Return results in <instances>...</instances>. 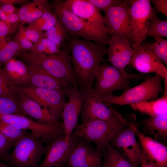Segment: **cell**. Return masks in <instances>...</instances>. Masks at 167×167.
I'll return each instance as SVG.
<instances>
[{
	"label": "cell",
	"instance_id": "obj_1",
	"mask_svg": "<svg viewBox=\"0 0 167 167\" xmlns=\"http://www.w3.org/2000/svg\"><path fill=\"white\" fill-rule=\"evenodd\" d=\"M65 42L79 89L85 95L89 94L92 91L97 68L104 61L107 47L103 44L69 34Z\"/></svg>",
	"mask_w": 167,
	"mask_h": 167
},
{
	"label": "cell",
	"instance_id": "obj_2",
	"mask_svg": "<svg viewBox=\"0 0 167 167\" xmlns=\"http://www.w3.org/2000/svg\"><path fill=\"white\" fill-rule=\"evenodd\" d=\"M19 56L28 63L41 67L54 77L70 82L79 88L70 53L65 44L59 52L54 54L48 55L41 52L25 51Z\"/></svg>",
	"mask_w": 167,
	"mask_h": 167
},
{
	"label": "cell",
	"instance_id": "obj_3",
	"mask_svg": "<svg viewBox=\"0 0 167 167\" xmlns=\"http://www.w3.org/2000/svg\"><path fill=\"white\" fill-rule=\"evenodd\" d=\"M150 76L148 74L129 73L102 62L97 68L95 86L91 94L95 98H103L113 95L115 91L130 88L132 81L144 80Z\"/></svg>",
	"mask_w": 167,
	"mask_h": 167
},
{
	"label": "cell",
	"instance_id": "obj_4",
	"mask_svg": "<svg viewBox=\"0 0 167 167\" xmlns=\"http://www.w3.org/2000/svg\"><path fill=\"white\" fill-rule=\"evenodd\" d=\"M131 121L96 120L77 125L73 132L96 145L103 152L112 138L119 131L128 127Z\"/></svg>",
	"mask_w": 167,
	"mask_h": 167
},
{
	"label": "cell",
	"instance_id": "obj_5",
	"mask_svg": "<svg viewBox=\"0 0 167 167\" xmlns=\"http://www.w3.org/2000/svg\"><path fill=\"white\" fill-rule=\"evenodd\" d=\"M40 139L27 132L15 143L5 161L9 167H38L47 146Z\"/></svg>",
	"mask_w": 167,
	"mask_h": 167
},
{
	"label": "cell",
	"instance_id": "obj_6",
	"mask_svg": "<svg viewBox=\"0 0 167 167\" xmlns=\"http://www.w3.org/2000/svg\"><path fill=\"white\" fill-rule=\"evenodd\" d=\"M50 4L69 35L105 45L109 44L110 36L103 34L63 6L60 0H54Z\"/></svg>",
	"mask_w": 167,
	"mask_h": 167
},
{
	"label": "cell",
	"instance_id": "obj_7",
	"mask_svg": "<svg viewBox=\"0 0 167 167\" xmlns=\"http://www.w3.org/2000/svg\"><path fill=\"white\" fill-rule=\"evenodd\" d=\"M162 78L157 74L150 76L140 84L124 90L118 96L112 95L97 100L107 104L123 105H131L158 98L164 91Z\"/></svg>",
	"mask_w": 167,
	"mask_h": 167
},
{
	"label": "cell",
	"instance_id": "obj_8",
	"mask_svg": "<svg viewBox=\"0 0 167 167\" xmlns=\"http://www.w3.org/2000/svg\"><path fill=\"white\" fill-rule=\"evenodd\" d=\"M0 120L16 126L23 130L31 131V133L43 143L49 144L56 139L65 135L62 124L59 122L54 124H44L19 114H0Z\"/></svg>",
	"mask_w": 167,
	"mask_h": 167
},
{
	"label": "cell",
	"instance_id": "obj_9",
	"mask_svg": "<svg viewBox=\"0 0 167 167\" xmlns=\"http://www.w3.org/2000/svg\"><path fill=\"white\" fill-rule=\"evenodd\" d=\"M134 49L130 63L140 73H154L161 76L164 82V91H167V69L162 61L152 51L148 43L136 45L131 44Z\"/></svg>",
	"mask_w": 167,
	"mask_h": 167
},
{
	"label": "cell",
	"instance_id": "obj_10",
	"mask_svg": "<svg viewBox=\"0 0 167 167\" xmlns=\"http://www.w3.org/2000/svg\"><path fill=\"white\" fill-rule=\"evenodd\" d=\"M129 0H122L103 11L110 37L125 38L132 43V38L130 15Z\"/></svg>",
	"mask_w": 167,
	"mask_h": 167
},
{
	"label": "cell",
	"instance_id": "obj_11",
	"mask_svg": "<svg viewBox=\"0 0 167 167\" xmlns=\"http://www.w3.org/2000/svg\"><path fill=\"white\" fill-rule=\"evenodd\" d=\"M149 0H129L132 43L139 45L146 39L153 8Z\"/></svg>",
	"mask_w": 167,
	"mask_h": 167
},
{
	"label": "cell",
	"instance_id": "obj_12",
	"mask_svg": "<svg viewBox=\"0 0 167 167\" xmlns=\"http://www.w3.org/2000/svg\"><path fill=\"white\" fill-rule=\"evenodd\" d=\"M15 87L41 106L47 109L55 120L58 121L66 103L64 99L66 95L64 92L30 86Z\"/></svg>",
	"mask_w": 167,
	"mask_h": 167
},
{
	"label": "cell",
	"instance_id": "obj_13",
	"mask_svg": "<svg viewBox=\"0 0 167 167\" xmlns=\"http://www.w3.org/2000/svg\"><path fill=\"white\" fill-rule=\"evenodd\" d=\"M78 137L73 132L53 141L47 146L45 156L38 167H63L75 147Z\"/></svg>",
	"mask_w": 167,
	"mask_h": 167
},
{
	"label": "cell",
	"instance_id": "obj_14",
	"mask_svg": "<svg viewBox=\"0 0 167 167\" xmlns=\"http://www.w3.org/2000/svg\"><path fill=\"white\" fill-rule=\"evenodd\" d=\"M136 126L131 121L130 126L117 133L110 140V145L123 154L135 165L139 167L142 157V149L136 139Z\"/></svg>",
	"mask_w": 167,
	"mask_h": 167
},
{
	"label": "cell",
	"instance_id": "obj_15",
	"mask_svg": "<svg viewBox=\"0 0 167 167\" xmlns=\"http://www.w3.org/2000/svg\"><path fill=\"white\" fill-rule=\"evenodd\" d=\"M102 161V152L100 149H95L91 142L78 137L64 167H101Z\"/></svg>",
	"mask_w": 167,
	"mask_h": 167
},
{
	"label": "cell",
	"instance_id": "obj_16",
	"mask_svg": "<svg viewBox=\"0 0 167 167\" xmlns=\"http://www.w3.org/2000/svg\"><path fill=\"white\" fill-rule=\"evenodd\" d=\"M61 4L103 34L109 36L104 17L88 0L60 1Z\"/></svg>",
	"mask_w": 167,
	"mask_h": 167
},
{
	"label": "cell",
	"instance_id": "obj_17",
	"mask_svg": "<svg viewBox=\"0 0 167 167\" xmlns=\"http://www.w3.org/2000/svg\"><path fill=\"white\" fill-rule=\"evenodd\" d=\"M80 116L82 123L96 120H127L110 105L97 100L91 93L85 96Z\"/></svg>",
	"mask_w": 167,
	"mask_h": 167
},
{
	"label": "cell",
	"instance_id": "obj_18",
	"mask_svg": "<svg viewBox=\"0 0 167 167\" xmlns=\"http://www.w3.org/2000/svg\"><path fill=\"white\" fill-rule=\"evenodd\" d=\"M66 95L68 100L65 105L60 115L65 135L70 136L78 125L85 95L79 88L74 86L68 90Z\"/></svg>",
	"mask_w": 167,
	"mask_h": 167
},
{
	"label": "cell",
	"instance_id": "obj_19",
	"mask_svg": "<svg viewBox=\"0 0 167 167\" xmlns=\"http://www.w3.org/2000/svg\"><path fill=\"white\" fill-rule=\"evenodd\" d=\"M131 44L128 39L121 36L110 37L107 49L108 62L118 69L126 71V68L130 63L134 51Z\"/></svg>",
	"mask_w": 167,
	"mask_h": 167
},
{
	"label": "cell",
	"instance_id": "obj_20",
	"mask_svg": "<svg viewBox=\"0 0 167 167\" xmlns=\"http://www.w3.org/2000/svg\"><path fill=\"white\" fill-rule=\"evenodd\" d=\"M13 93V99L22 111L26 115L36 119L37 122L45 124L58 123L48 110L32 100L16 87L11 86Z\"/></svg>",
	"mask_w": 167,
	"mask_h": 167
},
{
	"label": "cell",
	"instance_id": "obj_21",
	"mask_svg": "<svg viewBox=\"0 0 167 167\" xmlns=\"http://www.w3.org/2000/svg\"><path fill=\"white\" fill-rule=\"evenodd\" d=\"M27 65L29 74V86L56 90L66 95L74 86L71 82L58 79L37 66L28 63Z\"/></svg>",
	"mask_w": 167,
	"mask_h": 167
},
{
	"label": "cell",
	"instance_id": "obj_22",
	"mask_svg": "<svg viewBox=\"0 0 167 167\" xmlns=\"http://www.w3.org/2000/svg\"><path fill=\"white\" fill-rule=\"evenodd\" d=\"M142 147V155L150 163L157 167H167V148L163 144L145 135L135 129Z\"/></svg>",
	"mask_w": 167,
	"mask_h": 167
},
{
	"label": "cell",
	"instance_id": "obj_23",
	"mask_svg": "<svg viewBox=\"0 0 167 167\" xmlns=\"http://www.w3.org/2000/svg\"><path fill=\"white\" fill-rule=\"evenodd\" d=\"M5 76L12 86H29V74L27 66L21 61L12 58L3 64Z\"/></svg>",
	"mask_w": 167,
	"mask_h": 167
},
{
	"label": "cell",
	"instance_id": "obj_24",
	"mask_svg": "<svg viewBox=\"0 0 167 167\" xmlns=\"http://www.w3.org/2000/svg\"><path fill=\"white\" fill-rule=\"evenodd\" d=\"M134 110L150 117L167 112V92H163L162 96L156 99L130 105Z\"/></svg>",
	"mask_w": 167,
	"mask_h": 167
},
{
	"label": "cell",
	"instance_id": "obj_25",
	"mask_svg": "<svg viewBox=\"0 0 167 167\" xmlns=\"http://www.w3.org/2000/svg\"><path fill=\"white\" fill-rule=\"evenodd\" d=\"M101 167H138L123 154L108 144L102 153Z\"/></svg>",
	"mask_w": 167,
	"mask_h": 167
},
{
	"label": "cell",
	"instance_id": "obj_26",
	"mask_svg": "<svg viewBox=\"0 0 167 167\" xmlns=\"http://www.w3.org/2000/svg\"><path fill=\"white\" fill-rule=\"evenodd\" d=\"M144 126L143 130L150 134L155 132L158 136L165 139L167 136V112L142 121Z\"/></svg>",
	"mask_w": 167,
	"mask_h": 167
},
{
	"label": "cell",
	"instance_id": "obj_27",
	"mask_svg": "<svg viewBox=\"0 0 167 167\" xmlns=\"http://www.w3.org/2000/svg\"><path fill=\"white\" fill-rule=\"evenodd\" d=\"M25 51L17 42L8 40L6 36L0 37V66L6 61Z\"/></svg>",
	"mask_w": 167,
	"mask_h": 167
},
{
	"label": "cell",
	"instance_id": "obj_28",
	"mask_svg": "<svg viewBox=\"0 0 167 167\" xmlns=\"http://www.w3.org/2000/svg\"><path fill=\"white\" fill-rule=\"evenodd\" d=\"M58 20L56 12L50 9L45 12L37 20L28 24L26 27L27 28L40 32H46L54 26Z\"/></svg>",
	"mask_w": 167,
	"mask_h": 167
},
{
	"label": "cell",
	"instance_id": "obj_29",
	"mask_svg": "<svg viewBox=\"0 0 167 167\" xmlns=\"http://www.w3.org/2000/svg\"><path fill=\"white\" fill-rule=\"evenodd\" d=\"M154 8L148 25L146 39L150 37H167V20L159 18Z\"/></svg>",
	"mask_w": 167,
	"mask_h": 167
},
{
	"label": "cell",
	"instance_id": "obj_30",
	"mask_svg": "<svg viewBox=\"0 0 167 167\" xmlns=\"http://www.w3.org/2000/svg\"><path fill=\"white\" fill-rule=\"evenodd\" d=\"M68 35L59 19L54 26L43 34L44 37L48 39L60 47L64 45Z\"/></svg>",
	"mask_w": 167,
	"mask_h": 167
},
{
	"label": "cell",
	"instance_id": "obj_31",
	"mask_svg": "<svg viewBox=\"0 0 167 167\" xmlns=\"http://www.w3.org/2000/svg\"><path fill=\"white\" fill-rule=\"evenodd\" d=\"M60 48L58 45L43 36L38 41L33 44L30 50L50 55L59 52Z\"/></svg>",
	"mask_w": 167,
	"mask_h": 167
},
{
	"label": "cell",
	"instance_id": "obj_32",
	"mask_svg": "<svg viewBox=\"0 0 167 167\" xmlns=\"http://www.w3.org/2000/svg\"><path fill=\"white\" fill-rule=\"evenodd\" d=\"M27 132L16 126L0 120V133L9 140L16 142Z\"/></svg>",
	"mask_w": 167,
	"mask_h": 167
},
{
	"label": "cell",
	"instance_id": "obj_33",
	"mask_svg": "<svg viewBox=\"0 0 167 167\" xmlns=\"http://www.w3.org/2000/svg\"><path fill=\"white\" fill-rule=\"evenodd\" d=\"M155 41L148 43V45L154 54L165 65L167 64V40L162 37H154Z\"/></svg>",
	"mask_w": 167,
	"mask_h": 167
},
{
	"label": "cell",
	"instance_id": "obj_34",
	"mask_svg": "<svg viewBox=\"0 0 167 167\" xmlns=\"http://www.w3.org/2000/svg\"><path fill=\"white\" fill-rule=\"evenodd\" d=\"M0 114L25 115L14 99L0 97Z\"/></svg>",
	"mask_w": 167,
	"mask_h": 167
},
{
	"label": "cell",
	"instance_id": "obj_35",
	"mask_svg": "<svg viewBox=\"0 0 167 167\" xmlns=\"http://www.w3.org/2000/svg\"><path fill=\"white\" fill-rule=\"evenodd\" d=\"M50 3L47 0H41L39 3L28 14L24 25L32 23L39 18L43 14L51 9Z\"/></svg>",
	"mask_w": 167,
	"mask_h": 167
},
{
	"label": "cell",
	"instance_id": "obj_36",
	"mask_svg": "<svg viewBox=\"0 0 167 167\" xmlns=\"http://www.w3.org/2000/svg\"><path fill=\"white\" fill-rule=\"evenodd\" d=\"M0 97L13 99V89L6 80L0 66Z\"/></svg>",
	"mask_w": 167,
	"mask_h": 167
},
{
	"label": "cell",
	"instance_id": "obj_37",
	"mask_svg": "<svg viewBox=\"0 0 167 167\" xmlns=\"http://www.w3.org/2000/svg\"><path fill=\"white\" fill-rule=\"evenodd\" d=\"M40 1L41 0H35L29 2L19 8L17 13L19 18L20 24L24 25L28 14L39 3Z\"/></svg>",
	"mask_w": 167,
	"mask_h": 167
},
{
	"label": "cell",
	"instance_id": "obj_38",
	"mask_svg": "<svg viewBox=\"0 0 167 167\" xmlns=\"http://www.w3.org/2000/svg\"><path fill=\"white\" fill-rule=\"evenodd\" d=\"M16 142L7 139L0 133V160H5Z\"/></svg>",
	"mask_w": 167,
	"mask_h": 167
},
{
	"label": "cell",
	"instance_id": "obj_39",
	"mask_svg": "<svg viewBox=\"0 0 167 167\" xmlns=\"http://www.w3.org/2000/svg\"><path fill=\"white\" fill-rule=\"evenodd\" d=\"M18 27L20 29L25 37L32 43L36 42L43 36V32L27 28L26 27L20 24Z\"/></svg>",
	"mask_w": 167,
	"mask_h": 167
},
{
	"label": "cell",
	"instance_id": "obj_40",
	"mask_svg": "<svg viewBox=\"0 0 167 167\" xmlns=\"http://www.w3.org/2000/svg\"><path fill=\"white\" fill-rule=\"evenodd\" d=\"M13 41L19 43L24 50H31L33 44L25 37L19 27L17 32L14 37Z\"/></svg>",
	"mask_w": 167,
	"mask_h": 167
},
{
	"label": "cell",
	"instance_id": "obj_41",
	"mask_svg": "<svg viewBox=\"0 0 167 167\" xmlns=\"http://www.w3.org/2000/svg\"><path fill=\"white\" fill-rule=\"evenodd\" d=\"M100 12L110 7L116 5L122 0H88Z\"/></svg>",
	"mask_w": 167,
	"mask_h": 167
},
{
	"label": "cell",
	"instance_id": "obj_42",
	"mask_svg": "<svg viewBox=\"0 0 167 167\" xmlns=\"http://www.w3.org/2000/svg\"><path fill=\"white\" fill-rule=\"evenodd\" d=\"M18 26L8 24L0 19V37L6 36L15 32L18 30Z\"/></svg>",
	"mask_w": 167,
	"mask_h": 167
},
{
	"label": "cell",
	"instance_id": "obj_43",
	"mask_svg": "<svg viewBox=\"0 0 167 167\" xmlns=\"http://www.w3.org/2000/svg\"><path fill=\"white\" fill-rule=\"evenodd\" d=\"M155 6V10L156 13L160 12L167 17V0H151Z\"/></svg>",
	"mask_w": 167,
	"mask_h": 167
},
{
	"label": "cell",
	"instance_id": "obj_44",
	"mask_svg": "<svg viewBox=\"0 0 167 167\" xmlns=\"http://www.w3.org/2000/svg\"><path fill=\"white\" fill-rule=\"evenodd\" d=\"M19 8L15 7L13 5L9 4L0 5V9L7 15L17 13Z\"/></svg>",
	"mask_w": 167,
	"mask_h": 167
},
{
	"label": "cell",
	"instance_id": "obj_45",
	"mask_svg": "<svg viewBox=\"0 0 167 167\" xmlns=\"http://www.w3.org/2000/svg\"><path fill=\"white\" fill-rule=\"evenodd\" d=\"M8 24L15 26H18L20 20L17 13H14L7 15Z\"/></svg>",
	"mask_w": 167,
	"mask_h": 167
},
{
	"label": "cell",
	"instance_id": "obj_46",
	"mask_svg": "<svg viewBox=\"0 0 167 167\" xmlns=\"http://www.w3.org/2000/svg\"><path fill=\"white\" fill-rule=\"evenodd\" d=\"M26 0H0V5L9 4L13 5L15 4L24 5L29 2Z\"/></svg>",
	"mask_w": 167,
	"mask_h": 167
},
{
	"label": "cell",
	"instance_id": "obj_47",
	"mask_svg": "<svg viewBox=\"0 0 167 167\" xmlns=\"http://www.w3.org/2000/svg\"><path fill=\"white\" fill-rule=\"evenodd\" d=\"M140 167H157L148 162L142 155V157L140 164Z\"/></svg>",
	"mask_w": 167,
	"mask_h": 167
},
{
	"label": "cell",
	"instance_id": "obj_48",
	"mask_svg": "<svg viewBox=\"0 0 167 167\" xmlns=\"http://www.w3.org/2000/svg\"><path fill=\"white\" fill-rule=\"evenodd\" d=\"M0 167H9L8 165L3 163L2 161L0 160Z\"/></svg>",
	"mask_w": 167,
	"mask_h": 167
},
{
	"label": "cell",
	"instance_id": "obj_49",
	"mask_svg": "<svg viewBox=\"0 0 167 167\" xmlns=\"http://www.w3.org/2000/svg\"></svg>",
	"mask_w": 167,
	"mask_h": 167
}]
</instances>
